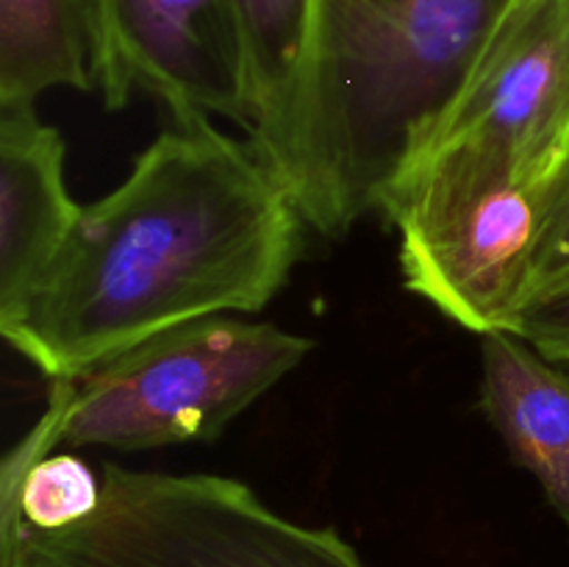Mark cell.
Segmentation results:
<instances>
[{"label":"cell","mask_w":569,"mask_h":567,"mask_svg":"<svg viewBox=\"0 0 569 567\" xmlns=\"http://www.w3.org/2000/svg\"><path fill=\"white\" fill-rule=\"evenodd\" d=\"M306 228L250 137L211 117L172 120L120 187L83 206L0 334L50 381L81 376L183 322L264 309L303 256Z\"/></svg>","instance_id":"1"},{"label":"cell","mask_w":569,"mask_h":567,"mask_svg":"<svg viewBox=\"0 0 569 567\" xmlns=\"http://www.w3.org/2000/svg\"><path fill=\"white\" fill-rule=\"evenodd\" d=\"M526 0H311L281 115L250 137L322 239L409 167Z\"/></svg>","instance_id":"2"},{"label":"cell","mask_w":569,"mask_h":567,"mask_svg":"<svg viewBox=\"0 0 569 567\" xmlns=\"http://www.w3.org/2000/svg\"><path fill=\"white\" fill-rule=\"evenodd\" d=\"M100 476V506L76 526L0 517V567H370L337 528L289 520L237 478L111 461Z\"/></svg>","instance_id":"3"},{"label":"cell","mask_w":569,"mask_h":567,"mask_svg":"<svg viewBox=\"0 0 569 567\" xmlns=\"http://www.w3.org/2000/svg\"><path fill=\"white\" fill-rule=\"evenodd\" d=\"M315 342L276 322L217 315L161 331L50 381L56 448L122 454L209 442L303 365Z\"/></svg>","instance_id":"4"},{"label":"cell","mask_w":569,"mask_h":567,"mask_svg":"<svg viewBox=\"0 0 569 567\" xmlns=\"http://www.w3.org/2000/svg\"><path fill=\"white\" fill-rule=\"evenodd\" d=\"M409 292L467 331H511L531 292L542 178L487 142L417 156L383 195Z\"/></svg>","instance_id":"5"},{"label":"cell","mask_w":569,"mask_h":567,"mask_svg":"<svg viewBox=\"0 0 569 567\" xmlns=\"http://www.w3.org/2000/svg\"><path fill=\"white\" fill-rule=\"evenodd\" d=\"M92 9L106 109L120 111L142 89L172 120L226 117L250 126L233 0H92Z\"/></svg>","instance_id":"6"},{"label":"cell","mask_w":569,"mask_h":567,"mask_svg":"<svg viewBox=\"0 0 569 567\" xmlns=\"http://www.w3.org/2000/svg\"><path fill=\"white\" fill-rule=\"evenodd\" d=\"M567 139L569 0H526L417 156L450 142H487L545 181Z\"/></svg>","instance_id":"7"},{"label":"cell","mask_w":569,"mask_h":567,"mask_svg":"<svg viewBox=\"0 0 569 567\" xmlns=\"http://www.w3.org/2000/svg\"><path fill=\"white\" fill-rule=\"evenodd\" d=\"M64 159V139L37 106H0V315L37 287L81 217Z\"/></svg>","instance_id":"8"},{"label":"cell","mask_w":569,"mask_h":567,"mask_svg":"<svg viewBox=\"0 0 569 567\" xmlns=\"http://www.w3.org/2000/svg\"><path fill=\"white\" fill-rule=\"evenodd\" d=\"M481 411L569 537V372L515 331L481 337Z\"/></svg>","instance_id":"9"},{"label":"cell","mask_w":569,"mask_h":567,"mask_svg":"<svg viewBox=\"0 0 569 567\" xmlns=\"http://www.w3.org/2000/svg\"><path fill=\"white\" fill-rule=\"evenodd\" d=\"M98 87L92 0H0V106Z\"/></svg>","instance_id":"10"},{"label":"cell","mask_w":569,"mask_h":567,"mask_svg":"<svg viewBox=\"0 0 569 567\" xmlns=\"http://www.w3.org/2000/svg\"><path fill=\"white\" fill-rule=\"evenodd\" d=\"M103 498L100 467L56 450L53 417L44 409L37 426L14 445L0 472V517H14L39 531H59L87 520Z\"/></svg>","instance_id":"11"},{"label":"cell","mask_w":569,"mask_h":567,"mask_svg":"<svg viewBox=\"0 0 569 567\" xmlns=\"http://www.w3.org/2000/svg\"><path fill=\"white\" fill-rule=\"evenodd\" d=\"M233 11L248 76V133L259 137L281 115L292 89L311 0H233Z\"/></svg>","instance_id":"12"},{"label":"cell","mask_w":569,"mask_h":567,"mask_svg":"<svg viewBox=\"0 0 569 567\" xmlns=\"http://www.w3.org/2000/svg\"><path fill=\"white\" fill-rule=\"evenodd\" d=\"M565 278H569V139L542 181V231L528 300Z\"/></svg>","instance_id":"13"},{"label":"cell","mask_w":569,"mask_h":567,"mask_svg":"<svg viewBox=\"0 0 569 567\" xmlns=\"http://www.w3.org/2000/svg\"><path fill=\"white\" fill-rule=\"evenodd\" d=\"M511 331L553 365L569 367V278L533 295L515 317Z\"/></svg>","instance_id":"14"}]
</instances>
